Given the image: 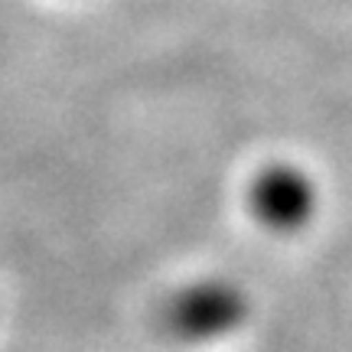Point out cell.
I'll return each mask as SVG.
<instances>
[{"instance_id":"cell-1","label":"cell","mask_w":352,"mask_h":352,"mask_svg":"<svg viewBox=\"0 0 352 352\" xmlns=\"http://www.w3.org/2000/svg\"><path fill=\"white\" fill-rule=\"evenodd\" d=\"M248 300L232 280H199L176 294L166 307V327L186 342H212L245 323Z\"/></svg>"},{"instance_id":"cell-2","label":"cell","mask_w":352,"mask_h":352,"mask_svg":"<svg viewBox=\"0 0 352 352\" xmlns=\"http://www.w3.org/2000/svg\"><path fill=\"white\" fill-rule=\"evenodd\" d=\"M252 212L271 232H300L316 212L314 179L290 164L267 166L252 183Z\"/></svg>"}]
</instances>
